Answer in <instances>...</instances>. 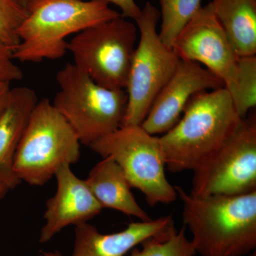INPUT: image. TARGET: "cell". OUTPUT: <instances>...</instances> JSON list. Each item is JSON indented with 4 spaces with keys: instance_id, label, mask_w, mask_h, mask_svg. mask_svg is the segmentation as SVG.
<instances>
[{
    "instance_id": "obj_8",
    "label": "cell",
    "mask_w": 256,
    "mask_h": 256,
    "mask_svg": "<svg viewBox=\"0 0 256 256\" xmlns=\"http://www.w3.org/2000/svg\"><path fill=\"white\" fill-rule=\"evenodd\" d=\"M137 26L119 16L76 34L68 42L74 64L98 85L112 90L127 86L137 40Z\"/></svg>"
},
{
    "instance_id": "obj_9",
    "label": "cell",
    "mask_w": 256,
    "mask_h": 256,
    "mask_svg": "<svg viewBox=\"0 0 256 256\" xmlns=\"http://www.w3.org/2000/svg\"><path fill=\"white\" fill-rule=\"evenodd\" d=\"M193 172L190 193L196 196L256 191L255 118H242L228 139Z\"/></svg>"
},
{
    "instance_id": "obj_23",
    "label": "cell",
    "mask_w": 256,
    "mask_h": 256,
    "mask_svg": "<svg viewBox=\"0 0 256 256\" xmlns=\"http://www.w3.org/2000/svg\"><path fill=\"white\" fill-rule=\"evenodd\" d=\"M10 82L0 80V116L4 112L9 102L12 88Z\"/></svg>"
},
{
    "instance_id": "obj_14",
    "label": "cell",
    "mask_w": 256,
    "mask_h": 256,
    "mask_svg": "<svg viewBox=\"0 0 256 256\" xmlns=\"http://www.w3.org/2000/svg\"><path fill=\"white\" fill-rule=\"evenodd\" d=\"M38 101L36 92L31 88H14L0 116V182L10 190L22 182L13 168L14 156Z\"/></svg>"
},
{
    "instance_id": "obj_24",
    "label": "cell",
    "mask_w": 256,
    "mask_h": 256,
    "mask_svg": "<svg viewBox=\"0 0 256 256\" xmlns=\"http://www.w3.org/2000/svg\"><path fill=\"white\" fill-rule=\"evenodd\" d=\"M10 190V188L4 183L0 182V202L4 198Z\"/></svg>"
},
{
    "instance_id": "obj_3",
    "label": "cell",
    "mask_w": 256,
    "mask_h": 256,
    "mask_svg": "<svg viewBox=\"0 0 256 256\" xmlns=\"http://www.w3.org/2000/svg\"><path fill=\"white\" fill-rule=\"evenodd\" d=\"M26 8L13 52L24 63L60 60L68 52L67 37L121 16L104 0H31Z\"/></svg>"
},
{
    "instance_id": "obj_25",
    "label": "cell",
    "mask_w": 256,
    "mask_h": 256,
    "mask_svg": "<svg viewBox=\"0 0 256 256\" xmlns=\"http://www.w3.org/2000/svg\"><path fill=\"white\" fill-rule=\"evenodd\" d=\"M15 1L18 2L20 4H21L26 8V6H28V3H30V2L31 1V0H15Z\"/></svg>"
},
{
    "instance_id": "obj_1",
    "label": "cell",
    "mask_w": 256,
    "mask_h": 256,
    "mask_svg": "<svg viewBox=\"0 0 256 256\" xmlns=\"http://www.w3.org/2000/svg\"><path fill=\"white\" fill-rule=\"evenodd\" d=\"M185 227L202 256H244L256 248V191L246 194L196 196L174 186Z\"/></svg>"
},
{
    "instance_id": "obj_21",
    "label": "cell",
    "mask_w": 256,
    "mask_h": 256,
    "mask_svg": "<svg viewBox=\"0 0 256 256\" xmlns=\"http://www.w3.org/2000/svg\"><path fill=\"white\" fill-rule=\"evenodd\" d=\"M13 50L0 38V80L10 82L23 78V72L14 62Z\"/></svg>"
},
{
    "instance_id": "obj_4",
    "label": "cell",
    "mask_w": 256,
    "mask_h": 256,
    "mask_svg": "<svg viewBox=\"0 0 256 256\" xmlns=\"http://www.w3.org/2000/svg\"><path fill=\"white\" fill-rule=\"evenodd\" d=\"M60 90L52 102L68 122L80 143H92L124 124L127 92L101 86L85 72L67 64L56 76Z\"/></svg>"
},
{
    "instance_id": "obj_10",
    "label": "cell",
    "mask_w": 256,
    "mask_h": 256,
    "mask_svg": "<svg viewBox=\"0 0 256 256\" xmlns=\"http://www.w3.org/2000/svg\"><path fill=\"white\" fill-rule=\"evenodd\" d=\"M172 48L180 60L204 65L223 82L230 96L235 92L240 56L217 20L210 3L202 6L184 26Z\"/></svg>"
},
{
    "instance_id": "obj_6",
    "label": "cell",
    "mask_w": 256,
    "mask_h": 256,
    "mask_svg": "<svg viewBox=\"0 0 256 256\" xmlns=\"http://www.w3.org/2000/svg\"><path fill=\"white\" fill-rule=\"evenodd\" d=\"M102 158L111 156L124 171L131 188L144 195L149 206L169 204L178 194L165 174L160 138L141 126H122L89 146Z\"/></svg>"
},
{
    "instance_id": "obj_15",
    "label": "cell",
    "mask_w": 256,
    "mask_h": 256,
    "mask_svg": "<svg viewBox=\"0 0 256 256\" xmlns=\"http://www.w3.org/2000/svg\"><path fill=\"white\" fill-rule=\"evenodd\" d=\"M85 181L102 208L118 210L141 222L152 220L136 201L124 171L111 156L97 163Z\"/></svg>"
},
{
    "instance_id": "obj_7",
    "label": "cell",
    "mask_w": 256,
    "mask_h": 256,
    "mask_svg": "<svg viewBox=\"0 0 256 256\" xmlns=\"http://www.w3.org/2000/svg\"><path fill=\"white\" fill-rule=\"evenodd\" d=\"M159 10L150 2L136 20L140 42L134 50L127 86L128 104L122 126H141L160 90L178 67L180 58L160 40Z\"/></svg>"
},
{
    "instance_id": "obj_5",
    "label": "cell",
    "mask_w": 256,
    "mask_h": 256,
    "mask_svg": "<svg viewBox=\"0 0 256 256\" xmlns=\"http://www.w3.org/2000/svg\"><path fill=\"white\" fill-rule=\"evenodd\" d=\"M78 136L48 99L38 100L30 116L14 159V171L22 182L43 186L64 164L80 156Z\"/></svg>"
},
{
    "instance_id": "obj_26",
    "label": "cell",
    "mask_w": 256,
    "mask_h": 256,
    "mask_svg": "<svg viewBox=\"0 0 256 256\" xmlns=\"http://www.w3.org/2000/svg\"><path fill=\"white\" fill-rule=\"evenodd\" d=\"M249 256H256V252H254V254H250Z\"/></svg>"
},
{
    "instance_id": "obj_16",
    "label": "cell",
    "mask_w": 256,
    "mask_h": 256,
    "mask_svg": "<svg viewBox=\"0 0 256 256\" xmlns=\"http://www.w3.org/2000/svg\"><path fill=\"white\" fill-rule=\"evenodd\" d=\"M210 3L237 54L256 56V0H212Z\"/></svg>"
},
{
    "instance_id": "obj_13",
    "label": "cell",
    "mask_w": 256,
    "mask_h": 256,
    "mask_svg": "<svg viewBox=\"0 0 256 256\" xmlns=\"http://www.w3.org/2000/svg\"><path fill=\"white\" fill-rule=\"evenodd\" d=\"M171 216L148 222H132L124 230L102 234L86 222L76 226L73 252L70 256H126L146 239L174 228ZM40 256H63L60 252L41 250Z\"/></svg>"
},
{
    "instance_id": "obj_11",
    "label": "cell",
    "mask_w": 256,
    "mask_h": 256,
    "mask_svg": "<svg viewBox=\"0 0 256 256\" xmlns=\"http://www.w3.org/2000/svg\"><path fill=\"white\" fill-rule=\"evenodd\" d=\"M223 87V82L201 64L180 60L174 73L156 96L141 126L152 136L164 134L178 124L192 96Z\"/></svg>"
},
{
    "instance_id": "obj_19",
    "label": "cell",
    "mask_w": 256,
    "mask_h": 256,
    "mask_svg": "<svg viewBox=\"0 0 256 256\" xmlns=\"http://www.w3.org/2000/svg\"><path fill=\"white\" fill-rule=\"evenodd\" d=\"M238 76L235 92L230 96L237 114L246 118L256 105V56L240 57Z\"/></svg>"
},
{
    "instance_id": "obj_20",
    "label": "cell",
    "mask_w": 256,
    "mask_h": 256,
    "mask_svg": "<svg viewBox=\"0 0 256 256\" xmlns=\"http://www.w3.org/2000/svg\"><path fill=\"white\" fill-rule=\"evenodd\" d=\"M28 14V8L15 0H0V38L14 50L20 42L18 28Z\"/></svg>"
},
{
    "instance_id": "obj_22",
    "label": "cell",
    "mask_w": 256,
    "mask_h": 256,
    "mask_svg": "<svg viewBox=\"0 0 256 256\" xmlns=\"http://www.w3.org/2000/svg\"><path fill=\"white\" fill-rule=\"evenodd\" d=\"M106 2L112 3L118 6L121 11L122 18H131L134 20L139 18L141 14V9L136 4L134 0H104Z\"/></svg>"
},
{
    "instance_id": "obj_12",
    "label": "cell",
    "mask_w": 256,
    "mask_h": 256,
    "mask_svg": "<svg viewBox=\"0 0 256 256\" xmlns=\"http://www.w3.org/2000/svg\"><path fill=\"white\" fill-rule=\"evenodd\" d=\"M54 176L56 191L46 201L45 223L38 238L41 244L50 242L68 226L88 222L102 210L85 180L74 174L70 165L60 166Z\"/></svg>"
},
{
    "instance_id": "obj_2",
    "label": "cell",
    "mask_w": 256,
    "mask_h": 256,
    "mask_svg": "<svg viewBox=\"0 0 256 256\" xmlns=\"http://www.w3.org/2000/svg\"><path fill=\"white\" fill-rule=\"evenodd\" d=\"M225 87L191 98L178 124L160 138L171 172L193 171L234 132L242 121Z\"/></svg>"
},
{
    "instance_id": "obj_17",
    "label": "cell",
    "mask_w": 256,
    "mask_h": 256,
    "mask_svg": "<svg viewBox=\"0 0 256 256\" xmlns=\"http://www.w3.org/2000/svg\"><path fill=\"white\" fill-rule=\"evenodd\" d=\"M162 18L160 40L172 48L176 36L201 6V0H160Z\"/></svg>"
},
{
    "instance_id": "obj_18",
    "label": "cell",
    "mask_w": 256,
    "mask_h": 256,
    "mask_svg": "<svg viewBox=\"0 0 256 256\" xmlns=\"http://www.w3.org/2000/svg\"><path fill=\"white\" fill-rule=\"evenodd\" d=\"M142 248H134L129 256H194L196 254L191 240L185 234V226L174 228L152 238L146 239Z\"/></svg>"
}]
</instances>
